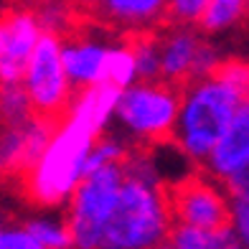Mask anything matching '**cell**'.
Listing matches in <instances>:
<instances>
[{
    "instance_id": "6da1fadb",
    "label": "cell",
    "mask_w": 249,
    "mask_h": 249,
    "mask_svg": "<svg viewBox=\"0 0 249 249\" xmlns=\"http://www.w3.org/2000/svg\"><path fill=\"white\" fill-rule=\"evenodd\" d=\"M239 92L219 79H203L188 89L183 112L178 120V150H183L196 165H201L219 142L224 130L242 107Z\"/></svg>"
},
{
    "instance_id": "7a4b0ae2",
    "label": "cell",
    "mask_w": 249,
    "mask_h": 249,
    "mask_svg": "<svg viewBox=\"0 0 249 249\" xmlns=\"http://www.w3.org/2000/svg\"><path fill=\"white\" fill-rule=\"evenodd\" d=\"M186 84L155 79V82H135L124 89L117 105V115L140 140L150 145H171L178 148V120L188 97Z\"/></svg>"
},
{
    "instance_id": "3957f363",
    "label": "cell",
    "mask_w": 249,
    "mask_h": 249,
    "mask_svg": "<svg viewBox=\"0 0 249 249\" xmlns=\"http://www.w3.org/2000/svg\"><path fill=\"white\" fill-rule=\"evenodd\" d=\"M168 226L158 188L124 178L120 198L105 224L102 249H153L165 242Z\"/></svg>"
},
{
    "instance_id": "277c9868",
    "label": "cell",
    "mask_w": 249,
    "mask_h": 249,
    "mask_svg": "<svg viewBox=\"0 0 249 249\" xmlns=\"http://www.w3.org/2000/svg\"><path fill=\"white\" fill-rule=\"evenodd\" d=\"M160 201L168 224L196 226V229H224L234 226V201L224 191L221 180L196 165V171L176 180H163Z\"/></svg>"
},
{
    "instance_id": "5b68a950",
    "label": "cell",
    "mask_w": 249,
    "mask_h": 249,
    "mask_svg": "<svg viewBox=\"0 0 249 249\" xmlns=\"http://www.w3.org/2000/svg\"><path fill=\"white\" fill-rule=\"evenodd\" d=\"M23 84L33 102V117L61 130L69 122L79 97L71 92L69 76L64 69L61 38L56 33H41V41L28 61Z\"/></svg>"
},
{
    "instance_id": "8992f818",
    "label": "cell",
    "mask_w": 249,
    "mask_h": 249,
    "mask_svg": "<svg viewBox=\"0 0 249 249\" xmlns=\"http://www.w3.org/2000/svg\"><path fill=\"white\" fill-rule=\"evenodd\" d=\"M122 183L124 171L117 160L97 168L76 183L69 196V213H66L74 249H102L105 224L120 198Z\"/></svg>"
},
{
    "instance_id": "52a82bcc",
    "label": "cell",
    "mask_w": 249,
    "mask_h": 249,
    "mask_svg": "<svg viewBox=\"0 0 249 249\" xmlns=\"http://www.w3.org/2000/svg\"><path fill=\"white\" fill-rule=\"evenodd\" d=\"M74 13L82 26L102 31H140V28H165L168 0H71Z\"/></svg>"
},
{
    "instance_id": "ba28073f",
    "label": "cell",
    "mask_w": 249,
    "mask_h": 249,
    "mask_svg": "<svg viewBox=\"0 0 249 249\" xmlns=\"http://www.w3.org/2000/svg\"><path fill=\"white\" fill-rule=\"evenodd\" d=\"M41 23L36 10L13 3L3 8V20H0V76L3 84H23L26 69L33 51L41 41Z\"/></svg>"
},
{
    "instance_id": "9c48e42d",
    "label": "cell",
    "mask_w": 249,
    "mask_h": 249,
    "mask_svg": "<svg viewBox=\"0 0 249 249\" xmlns=\"http://www.w3.org/2000/svg\"><path fill=\"white\" fill-rule=\"evenodd\" d=\"M89 28L92 26H84L79 33L61 41L64 69L76 97H82L89 87L105 82V64L109 49L89 38Z\"/></svg>"
},
{
    "instance_id": "30bf717a",
    "label": "cell",
    "mask_w": 249,
    "mask_h": 249,
    "mask_svg": "<svg viewBox=\"0 0 249 249\" xmlns=\"http://www.w3.org/2000/svg\"><path fill=\"white\" fill-rule=\"evenodd\" d=\"M247 160H249V102H242L229 127L224 130L219 142L213 145V150L198 168L209 171L213 178L221 180L231 176L234 171H239Z\"/></svg>"
},
{
    "instance_id": "8fae6325",
    "label": "cell",
    "mask_w": 249,
    "mask_h": 249,
    "mask_svg": "<svg viewBox=\"0 0 249 249\" xmlns=\"http://www.w3.org/2000/svg\"><path fill=\"white\" fill-rule=\"evenodd\" d=\"M201 38L191 26H165L163 28V71L160 79L180 82L191 87V69H194Z\"/></svg>"
},
{
    "instance_id": "7c38bea8",
    "label": "cell",
    "mask_w": 249,
    "mask_h": 249,
    "mask_svg": "<svg viewBox=\"0 0 249 249\" xmlns=\"http://www.w3.org/2000/svg\"><path fill=\"white\" fill-rule=\"evenodd\" d=\"M165 242L171 249H244L234 226L224 229H196V226H168Z\"/></svg>"
},
{
    "instance_id": "4fadbf2b",
    "label": "cell",
    "mask_w": 249,
    "mask_h": 249,
    "mask_svg": "<svg viewBox=\"0 0 249 249\" xmlns=\"http://www.w3.org/2000/svg\"><path fill=\"white\" fill-rule=\"evenodd\" d=\"M249 13V0H211L206 13H203L198 28L203 33H213L221 28L234 26Z\"/></svg>"
},
{
    "instance_id": "5bb4252c",
    "label": "cell",
    "mask_w": 249,
    "mask_h": 249,
    "mask_svg": "<svg viewBox=\"0 0 249 249\" xmlns=\"http://www.w3.org/2000/svg\"><path fill=\"white\" fill-rule=\"evenodd\" d=\"M33 120V102L26 84H3V127H23Z\"/></svg>"
},
{
    "instance_id": "9a60e30c",
    "label": "cell",
    "mask_w": 249,
    "mask_h": 249,
    "mask_svg": "<svg viewBox=\"0 0 249 249\" xmlns=\"http://www.w3.org/2000/svg\"><path fill=\"white\" fill-rule=\"evenodd\" d=\"M135 79H138V61H135V53L120 43V46L109 49L107 53V64H105V82H112L117 87H132Z\"/></svg>"
},
{
    "instance_id": "2e32d148",
    "label": "cell",
    "mask_w": 249,
    "mask_h": 249,
    "mask_svg": "<svg viewBox=\"0 0 249 249\" xmlns=\"http://www.w3.org/2000/svg\"><path fill=\"white\" fill-rule=\"evenodd\" d=\"M211 79L229 84L234 92H239L244 102H249V61L247 59H224L213 66Z\"/></svg>"
},
{
    "instance_id": "e0dca14e",
    "label": "cell",
    "mask_w": 249,
    "mask_h": 249,
    "mask_svg": "<svg viewBox=\"0 0 249 249\" xmlns=\"http://www.w3.org/2000/svg\"><path fill=\"white\" fill-rule=\"evenodd\" d=\"M26 229L36 236L46 249H74V236H71V229H69L66 221L64 224H53V221L36 219V221H28Z\"/></svg>"
},
{
    "instance_id": "ac0fdd59",
    "label": "cell",
    "mask_w": 249,
    "mask_h": 249,
    "mask_svg": "<svg viewBox=\"0 0 249 249\" xmlns=\"http://www.w3.org/2000/svg\"><path fill=\"white\" fill-rule=\"evenodd\" d=\"M211 0H168L165 26H198Z\"/></svg>"
},
{
    "instance_id": "d6986e66",
    "label": "cell",
    "mask_w": 249,
    "mask_h": 249,
    "mask_svg": "<svg viewBox=\"0 0 249 249\" xmlns=\"http://www.w3.org/2000/svg\"><path fill=\"white\" fill-rule=\"evenodd\" d=\"M221 186H224L226 194H229L231 201H249V160L239 168V171H234L231 176L221 178Z\"/></svg>"
},
{
    "instance_id": "ffe728a7",
    "label": "cell",
    "mask_w": 249,
    "mask_h": 249,
    "mask_svg": "<svg viewBox=\"0 0 249 249\" xmlns=\"http://www.w3.org/2000/svg\"><path fill=\"white\" fill-rule=\"evenodd\" d=\"M0 249H46V247L23 226V229H5L0 234Z\"/></svg>"
},
{
    "instance_id": "44dd1931",
    "label": "cell",
    "mask_w": 249,
    "mask_h": 249,
    "mask_svg": "<svg viewBox=\"0 0 249 249\" xmlns=\"http://www.w3.org/2000/svg\"><path fill=\"white\" fill-rule=\"evenodd\" d=\"M234 229L244 249H249V201H234Z\"/></svg>"
},
{
    "instance_id": "7402d4cb",
    "label": "cell",
    "mask_w": 249,
    "mask_h": 249,
    "mask_svg": "<svg viewBox=\"0 0 249 249\" xmlns=\"http://www.w3.org/2000/svg\"><path fill=\"white\" fill-rule=\"evenodd\" d=\"M153 249H171V247H168V242H163V244H158V247H153Z\"/></svg>"
}]
</instances>
